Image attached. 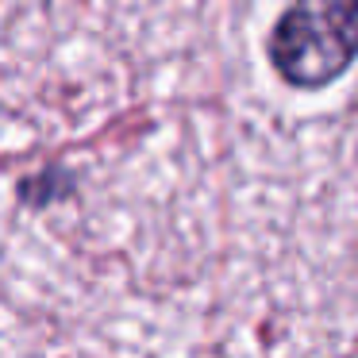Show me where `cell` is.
Masks as SVG:
<instances>
[{"label":"cell","mask_w":358,"mask_h":358,"mask_svg":"<svg viewBox=\"0 0 358 358\" xmlns=\"http://www.w3.org/2000/svg\"><path fill=\"white\" fill-rule=\"evenodd\" d=\"M266 50L289 89H327L358 58V0H293Z\"/></svg>","instance_id":"obj_1"}]
</instances>
